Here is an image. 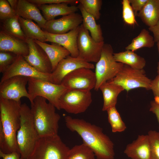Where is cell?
<instances>
[{"label":"cell","mask_w":159,"mask_h":159,"mask_svg":"<svg viewBox=\"0 0 159 159\" xmlns=\"http://www.w3.org/2000/svg\"><path fill=\"white\" fill-rule=\"evenodd\" d=\"M65 121L67 127L78 134L83 143L93 151L97 159H114V144L101 127L70 116L65 117Z\"/></svg>","instance_id":"cell-1"},{"label":"cell","mask_w":159,"mask_h":159,"mask_svg":"<svg viewBox=\"0 0 159 159\" xmlns=\"http://www.w3.org/2000/svg\"><path fill=\"white\" fill-rule=\"evenodd\" d=\"M21 105L20 102L0 98V151L4 153H19L16 134Z\"/></svg>","instance_id":"cell-2"},{"label":"cell","mask_w":159,"mask_h":159,"mask_svg":"<svg viewBox=\"0 0 159 159\" xmlns=\"http://www.w3.org/2000/svg\"><path fill=\"white\" fill-rule=\"evenodd\" d=\"M56 108L45 98L39 96L31 104L34 122L39 138L58 135L61 117L56 112Z\"/></svg>","instance_id":"cell-3"},{"label":"cell","mask_w":159,"mask_h":159,"mask_svg":"<svg viewBox=\"0 0 159 159\" xmlns=\"http://www.w3.org/2000/svg\"><path fill=\"white\" fill-rule=\"evenodd\" d=\"M20 123L16 134L19 153L23 159H27L40 138L36 128L31 108L25 103L21 104Z\"/></svg>","instance_id":"cell-4"},{"label":"cell","mask_w":159,"mask_h":159,"mask_svg":"<svg viewBox=\"0 0 159 159\" xmlns=\"http://www.w3.org/2000/svg\"><path fill=\"white\" fill-rule=\"evenodd\" d=\"M69 150L58 135L40 138L27 159H67Z\"/></svg>","instance_id":"cell-5"},{"label":"cell","mask_w":159,"mask_h":159,"mask_svg":"<svg viewBox=\"0 0 159 159\" xmlns=\"http://www.w3.org/2000/svg\"><path fill=\"white\" fill-rule=\"evenodd\" d=\"M27 89L31 104L36 97L39 96L47 100L56 109L60 110L59 99L68 89L61 84H56L40 79L29 77Z\"/></svg>","instance_id":"cell-6"},{"label":"cell","mask_w":159,"mask_h":159,"mask_svg":"<svg viewBox=\"0 0 159 159\" xmlns=\"http://www.w3.org/2000/svg\"><path fill=\"white\" fill-rule=\"evenodd\" d=\"M113 54V49L111 44L104 43L101 57L96 65L95 90H98L103 83L114 78L124 64L116 62L114 58Z\"/></svg>","instance_id":"cell-7"},{"label":"cell","mask_w":159,"mask_h":159,"mask_svg":"<svg viewBox=\"0 0 159 159\" xmlns=\"http://www.w3.org/2000/svg\"><path fill=\"white\" fill-rule=\"evenodd\" d=\"M143 69H136L124 64L122 69L112 79L108 81L122 86L127 92L139 87L150 90L152 80L146 75Z\"/></svg>","instance_id":"cell-8"},{"label":"cell","mask_w":159,"mask_h":159,"mask_svg":"<svg viewBox=\"0 0 159 159\" xmlns=\"http://www.w3.org/2000/svg\"><path fill=\"white\" fill-rule=\"evenodd\" d=\"M92 101L90 90L68 89L59 99V108L69 113H80L87 109Z\"/></svg>","instance_id":"cell-9"},{"label":"cell","mask_w":159,"mask_h":159,"mask_svg":"<svg viewBox=\"0 0 159 159\" xmlns=\"http://www.w3.org/2000/svg\"><path fill=\"white\" fill-rule=\"evenodd\" d=\"M104 43L96 42L82 24L80 26L77 38L78 57L87 62L96 63L100 58Z\"/></svg>","instance_id":"cell-10"},{"label":"cell","mask_w":159,"mask_h":159,"mask_svg":"<svg viewBox=\"0 0 159 159\" xmlns=\"http://www.w3.org/2000/svg\"><path fill=\"white\" fill-rule=\"evenodd\" d=\"M96 83L95 72L91 69L81 68L67 74L61 84L67 89L91 90L95 88Z\"/></svg>","instance_id":"cell-11"},{"label":"cell","mask_w":159,"mask_h":159,"mask_svg":"<svg viewBox=\"0 0 159 159\" xmlns=\"http://www.w3.org/2000/svg\"><path fill=\"white\" fill-rule=\"evenodd\" d=\"M29 80L28 77L17 76L0 83V98L20 102L22 97L29 99V95L26 88Z\"/></svg>","instance_id":"cell-12"},{"label":"cell","mask_w":159,"mask_h":159,"mask_svg":"<svg viewBox=\"0 0 159 159\" xmlns=\"http://www.w3.org/2000/svg\"><path fill=\"white\" fill-rule=\"evenodd\" d=\"M0 83L12 77L22 76L50 82V74L40 72L30 65L21 56H18L14 62L2 74Z\"/></svg>","instance_id":"cell-13"},{"label":"cell","mask_w":159,"mask_h":159,"mask_svg":"<svg viewBox=\"0 0 159 159\" xmlns=\"http://www.w3.org/2000/svg\"><path fill=\"white\" fill-rule=\"evenodd\" d=\"M92 63L85 61L79 57H74L70 55L61 60L50 75V82L60 84L64 78L69 73L79 68H94Z\"/></svg>","instance_id":"cell-14"},{"label":"cell","mask_w":159,"mask_h":159,"mask_svg":"<svg viewBox=\"0 0 159 159\" xmlns=\"http://www.w3.org/2000/svg\"><path fill=\"white\" fill-rule=\"evenodd\" d=\"M29 54L24 57L26 61L38 72L50 74L52 72V64L46 53L33 40L27 39Z\"/></svg>","instance_id":"cell-15"},{"label":"cell","mask_w":159,"mask_h":159,"mask_svg":"<svg viewBox=\"0 0 159 159\" xmlns=\"http://www.w3.org/2000/svg\"><path fill=\"white\" fill-rule=\"evenodd\" d=\"M82 21L81 14L75 13L47 21L43 30L53 34H64L80 26Z\"/></svg>","instance_id":"cell-16"},{"label":"cell","mask_w":159,"mask_h":159,"mask_svg":"<svg viewBox=\"0 0 159 159\" xmlns=\"http://www.w3.org/2000/svg\"><path fill=\"white\" fill-rule=\"evenodd\" d=\"M80 26L69 32L61 34H55L44 32L46 40L45 42L55 43L62 46L74 57L79 56L77 45V38Z\"/></svg>","instance_id":"cell-17"},{"label":"cell","mask_w":159,"mask_h":159,"mask_svg":"<svg viewBox=\"0 0 159 159\" xmlns=\"http://www.w3.org/2000/svg\"><path fill=\"white\" fill-rule=\"evenodd\" d=\"M124 153L131 159H151L148 135H139L135 140L127 145Z\"/></svg>","instance_id":"cell-18"},{"label":"cell","mask_w":159,"mask_h":159,"mask_svg":"<svg viewBox=\"0 0 159 159\" xmlns=\"http://www.w3.org/2000/svg\"><path fill=\"white\" fill-rule=\"evenodd\" d=\"M0 51L11 52L24 57L29 54V47L26 42L0 30Z\"/></svg>","instance_id":"cell-19"},{"label":"cell","mask_w":159,"mask_h":159,"mask_svg":"<svg viewBox=\"0 0 159 159\" xmlns=\"http://www.w3.org/2000/svg\"><path fill=\"white\" fill-rule=\"evenodd\" d=\"M15 12L17 15L23 19L34 20L43 30L45 28L47 21L38 7L28 0H18Z\"/></svg>","instance_id":"cell-20"},{"label":"cell","mask_w":159,"mask_h":159,"mask_svg":"<svg viewBox=\"0 0 159 159\" xmlns=\"http://www.w3.org/2000/svg\"><path fill=\"white\" fill-rule=\"evenodd\" d=\"M69 4L67 3H62L44 4L37 7L42 11L43 17L48 21L54 19L56 16L75 13L79 10L78 6H69Z\"/></svg>","instance_id":"cell-21"},{"label":"cell","mask_w":159,"mask_h":159,"mask_svg":"<svg viewBox=\"0 0 159 159\" xmlns=\"http://www.w3.org/2000/svg\"><path fill=\"white\" fill-rule=\"evenodd\" d=\"M33 40L46 53L51 62L52 72L61 60L70 55L68 50L59 44L52 43L50 44L37 40Z\"/></svg>","instance_id":"cell-22"},{"label":"cell","mask_w":159,"mask_h":159,"mask_svg":"<svg viewBox=\"0 0 159 159\" xmlns=\"http://www.w3.org/2000/svg\"><path fill=\"white\" fill-rule=\"evenodd\" d=\"M103 99V111H107L109 108L115 106L119 94L124 89L120 85L109 82L102 84L100 87Z\"/></svg>","instance_id":"cell-23"},{"label":"cell","mask_w":159,"mask_h":159,"mask_svg":"<svg viewBox=\"0 0 159 159\" xmlns=\"http://www.w3.org/2000/svg\"><path fill=\"white\" fill-rule=\"evenodd\" d=\"M137 16L149 27L154 26L159 21V0H148Z\"/></svg>","instance_id":"cell-24"},{"label":"cell","mask_w":159,"mask_h":159,"mask_svg":"<svg viewBox=\"0 0 159 159\" xmlns=\"http://www.w3.org/2000/svg\"><path fill=\"white\" fill-rule=\"evenodd\" d=\"M83 18L82 24L84 27L90 32L91 36L96 42H104V37L101 25L97 24L95 18L87 13L80 3L78 6Z\"/></svg>","instance_id":"cell-25"},{"label":"cell","mask_w":159,"mask_h":159,"mask_svg":"<svg viewBox=\"0 0 159 159\" xmlns=\"http://www.w3.org/2000/svg\"><path fill=\"white\" fill-rule=\"evenodd\" d=\"M114 57L118 62L127 65L136 69H143L146 64L145 59L130 50L114 53Z\"/></svg>","instance_id":"cell-26"},{"label":"cell","mask_w":159,"mask_h":159,"mask_svg":"<svg viewBox=\"0 0 159 159\" xmlns=\"http://www.w3.org/2000/svg\"><path fill=\"white\" fill-rule=\"evenodd\" d=\"M19 21L25 35L28 39L45 42L46 37L44 31L32 20L18 16Z\"/></svg>","instance_id":"cell-27"},{"label":"cell","mask_w":159,"mask_h":159,"mask_svg":"<svg viewBox=\"0 0 159 159\" xmlns=\"http://www.w3.org/2000/svg\"><path fill=\"white\" fill-rule=\"evenodd\" d=\"M0 21L1 31L26 42L28 39L21 29L17 15Z\"/></svg>","instance_id":"cell-28"},{"label":"cell","mask_w":159,"mask_h":159,"mask_svg":"<svg viewBox=\"0 0 159 159\" xmlns=\"http://www.w3.org/2000/svg\"><path fill=\"white\" fill-rule=\"evenodd\" d=\"M155 42L153 37L147 30L143 29L125 49L126 50L134 52L143 47H152L154 46Z\"/></svg>","instance_id":"cell-29"},{"label":"cell","mask_w":159,"mask_h":159,"mask_svg":"<svg viewBox=\"0 0 159 159\" xmlns=\"http://www.w3.org/2000/svg\"><path fill=\"white\" fill-rule=\"evenodd\" d=\"M108 115V121L110 124L113 132L124 131L126 126L123 121L115 106L108 108L106 111Z\"/></svg>","instance_id":"cell-30"},{"label":"cell","mask_w":159,"mask_h":159,"mask_svg":"<svg viewBox=\"0 0 159 159\" xmlns=\"http://www.w3.org/2000/svg\"><path fill=\"white\" fill-rule=\"evenodd\" d=\"M95 156L93 151L83 143L70 149L67 159H95Z\"/></svg>","instance_id":"cell-31"},{"label":"cell","mask_w":159,"mask_h":159,"mask_svg":"<svg viewBox=\"0 0 159 159\" xmlns=\"http://www.w3.org/2000/svg\"><path fill=\"white\" fill-rule=\"evenodd\" d=\"M80 3L85 10L93 16L96 20L100 18L101 14L100 11L102 4L101 0H79Z\"/></svg>","instance_id":"cell-32"},{"label":"cell","mask_w":159,"mask_h":159,"mask_svg":"<svg viewBox=\"0 0 159 159\" xmlns=\"http://www.w3.org/2000/svg\"><path fill=\"white\" fill-rule=\"evenodd\" d=\"M122 4V17L124 22L130 26H133L137 24L135 14L129 0H123Z\"/></svg>","instance_id":"cell-33"},{"label":"cell","mask_w":159,"mask_h":159,"mask_svg":"<svg viewBox=\"0 0 159 159\" xmlns=\"http://www.w3.org/2000/svg\"><path fill=\"white\" fill-rule=\"evenodd\" d=\"M151 159H159V131L150 130L148 132Z\"/></svg>","instance_id":"cell-34"},{"label":"cell","mask_w":159,"mask_h":159,"mask_svg":"<svg viewBox=\"0 0 159 159\" xmlns=\"http://www.w3.org/2000/svg\"><path fill=\"white\" fill-rule=\"evenodd\" d=\"M17 56L11 52L0 51V72L3 74L14 62Z\"/></svg>","instance_id":"cell-35"},{"label":"cell","mask_w":159,"mask_h":159,"mask_svg":"<svg viewBox=\"0 0 159 159\" xmlns=\"http://www.w3.org/2000/svg\"><path fill=\"white\" fill-rule=\"evenodd\" d=\"M16 15L7 0H0V19L4 20Z\"/></svg>","instance_id":"cell-36"},{"label":"cell","mask_w":159,"mask_h":159,"mask_svg":"<svg viewBox=\"0 0 159 159\" xmlns=\"http://www.w3.org/2000/svg\"><path fill=\"white\" fill-rule=\"evenodd\" d=\"M37 6L44 4H49L62 3H66L71 5H75L79 3L78 0H28Z\"/></svg>","instance_id":"cell-37"},{"label":"cell","mask_w":159,"mask_h":159,"mask_svg":"<svg viewBox=\"0 0 159 159\" xmlns=\"http://www.w3.org/2000/svg\"><path fill=\"white\" fill-rule=\"evenodd\" d=\"M148 0H129L135 16L144 7Z\"/></svg>","instance_id":"cell-38"},{"label":"cell","mask_w":159,"mask_h":159,"mask_svg":"<svg viewBox=\"0 0 159 159\" xmlns=\"http://www.w3.org/2000/svg\"><path fill=\"white\" fill-rule=\"evenodd\" d=\"M150 90H151L155 96V101L159 103V76L157 75L152 80Z\"/></svg>","instance_id":"cell-39"},{"label":"cell","mask_w":159,"mask_h":159,"mask_svg":"<svg viewBox=\"0 0 159 159\" xmlns=\"http://www.w3.org/2000/svg\"><path fill=\"white\" fill-rule=\"evenodd\" d=\"M0 157L2 159H23L18 152L4 153L0 151Z\"/></svg>","instance_id":"cell-40"},{"label":"cell","mask_w":159,"mask_h":159,"mask_svg":"<svg viewBox=\"0 0 159 159\" xmlns=\"http://www.w3.org/2000/svg\"><path fill=\"white\" fill-rule=\"evenodd\" d=\"M149 30L153 34L155 42L159 40V21L154 26L149 27Z\"/></svg>","instance_id":"cell-41"},{"label":"cell","mask_w":159,"mask_h":159,"mask_svg":"<svg viewBox=\"0 0 159 159\" xmlns=\"http://www.w3.org/2000/svg\"><path fill=\"white\" fill-rule=\"evenodd\" d=\"M149 110L155 115L159 124V103L155 101H151Z\"/></svg>","instance_id":"cell-42"},{"label":"cell","mask_w":159,"mask_h":159,"mask_svg":"<svg viewBox=\"0 0 159 159\" xmlns=\"http://www.w3.org/2000/svg\"><path fill=\"white\" fill-rule=\"evenodd\" d=\"M7 1L12 8L15 11L18 4V0H8Z\"/></svg>","instance_id":"cell-43"},{"label":"cell","mask_w":159,"mask_h":159,"mask_svg":"<svg viewBox=\"0 0 159 159\" xmlns=\"http://www.w3.org/2000/svg\"><path fill=\"white\" fill-rule=\"evenodd\" d=\"M157 45L159 54V40L157 42ZM157 72L158 74V75L159 76V61L158 63V66L157 67Z\"/></svg>","instance_id":"cell-44"},{"label":"cell","mask_w":159,"mask_h":159,"mask_svg":"<svg viewBox=\"0 0 159 159\" xmlns=\"http://www.w3.org/2000/svg\"></svg>","instance_id":"cell-45"}]
</instances>
